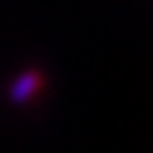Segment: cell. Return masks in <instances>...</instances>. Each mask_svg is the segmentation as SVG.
I'll list each match as a JSON object with an SVG mask.
<instances>
[{
    "mask_svg": "<svg viewBox=\"0 0 153 153\" xmlns=\"http://www.w3.org/2000/svg\"><path fill=\"white\" fill-rule=\"evenodd\" d=\"M38 85H41V76H38L36 72L28 70V72H24V74H19L17 79L13 81L11 91H9V94H11V100H13L15 104H24V102H28L32 96L36 94Z\"/></svg>",
    "mask_w": 153,
    "mask_h": 153,
    "instance_id": "obj_1",
    "label": "cell"
}]
</instances>
